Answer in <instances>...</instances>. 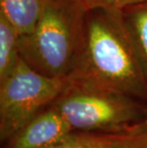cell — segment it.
Returning a JSON list of instances; mask_svg holds the SVG:
<instances>
[{
    "label": "cell",
    "instance_id": "cell-3",
    "mask_svg": "<svg viewBox=\"0 0 147 148\" xmlns=\"http://www.w3.org/2000/svg\"><path fill=\"white\" fill-rule=\"evenodd\" d=\"M52 105L74 130L84 132L115 131L147 116V107L142 100L69 80Z\"/></svg>",
    "mask_w": 147,
    "mask_h": 148
},
{
    "label": "cell",
    "instance_id": "cell-11",
    "mask_svg": "<svg viewBox=\"0 0 147 148\" xmlns=\"http://www.w3.org/2000/svg\"><path fill=\"white\" fill-rule=\"evenodd\" d=\"M80 1L88 11L108 10L120 12L144 0H80Z\"/></svg>",
    "mask_w": 147,
    "mask_h": 148
},
{
    "label": "cell",
    "instance_id": "cell-9",
    "mask_svg": "<svg viewBox=\"0 0 147 148\" xmlns=\"http://www.w3.org/2000/svg\"><path fill=\"white\" fill-rule=\"evenodd\" d=\"M20 34L0 14V82L9 77L20 58Z\"/></svg>",
    "mask_w": 147,
    "mask_h": 148
},
{
    "label": "cell",
    "instance_id": "cell-8",
    "mask_svg": "<svg viewBox=\"0 0 147 148\" xmlns=\"http://www.w3.org/2000/svg\"><path fill=\"white\" fill-rule=\"evenodd\" d=\"M105 148H147V119L110 132H95Z\"/></svg>",
    "mask_w": 147,
    "mask_h": 148
},
{
    "label": "cell",
    "instance_id": "cell-5",
    "mask_svg": "<svg viewBox=\"0 0 147 148\" xmlns=\"http://www.w3.org/2000/svg\"><path fill=\"white\" fill-rule=\"evenodd\" d=\"M73 130L60 113L50 105L11 138L9 148H45L65 140Z\"/></svg>",
    "mask_w": 147,
    "mask_h": 148
},
{
    "label": "cell",
    "instance_id": "cell-2",
    "mask_svg": "<svg viewBox=\"0 0 147 148\" xmlns=\"http://www.w3.org/2000/svg\"><path fill=\"white\" fill-rule=\"evenodd\" d=\"M88 12L80 0H47L34 27L19 36L21 58L46 75L67 77L82 47Z\"/></svg>",
    "mask_w": 147,
    "mask_h": 148
},
{
    "label": "cell",
    "instance_id": "cell-7",
    "mask_svg": "<svg viewBox=\"0 0 147 148\" xmlns=\"http://www.w3.org/2000/svg\"><path fill=\"white\" fill-rule=\"evenodd\" d=\"M121 15L147 75V0L124 9Z\"/></svg>",
    "mask_w": 147,
    "mask_h": 148
},
{
    "label": "cell",
    "instance_id": "cell-1",
    "mask_svg": "<svg viewBox=\"0 0 147 148\" xmlns=\"http://www.w3.org/2000/svg\"><path fill=\"white\" fill-rule=\"evenodd\" d=\"M67 78L147 102V75L121 11L88 12L82 47Z\"/></svg>",
    "mask_w": 147,
    "mask_h": 148
},
{
    "label": "cell",
    "instance_id": "cell-6",
    "mask_svg": "<svg viewBox=\"0 0 147 148\" xmlns=\"http://www.w3.org/2000/svg\"><path fill=\"white\" fill-rule=\"evenodd\" d=\"M46 3L47 0H0V14L22 36L34 27Z\"/></svg>",
    "mask_w": 147,
    "mask_h": 148
},
{
    "label": "cell",
    "instance_id": "cell-10",
    "mask_svg": "<svg viewBox=\"0 0 147 148\" xmlns=\"http://www.w3.org/2000/svg\"><path fill=\"white\" fill-rule=\"evenodd\" d=\"M45 148H105L95 132L72 133L57 143Z\"/></svg>",
    "mask_w": 147,
    "mask_h": 148
},
{
    "label": "cell",
    "instance_id": "cell-4",
    "mask_svg": "<svg viewBox=\"0 0 147 148\" xmlns=\"http://www.w3.org/2000/svg\"><path fill=\"white\" fill-rule=\"evenodd\" d=\"M68 84L67 77H49L22 58L0 82V138L7 140L52 105Z\"/></svg>",
    "mask_w": 147,
    "mask_h": 148
}]
</instances>
